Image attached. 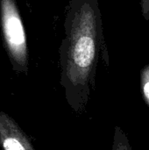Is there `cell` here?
Wrapping results in <instances>:
<instances>
[{
  "label": "cell",
  "instance_id": "1",
  "mask_svg": "<svg viewBox=\"0 0 149 150\" xmlns=\"http://www.w3.org/2000/svg\"><path fill=\"white\" fill-rule=\"evenodd\" d=\"M61 47V83L69 106L82 113L95 86L97 62L104 45L99 0H70Z\"/></svg>",
  "mask_w": 149,
  "mask_h": 150
},
{
  "label": "cell",
  "instance_id": "3",
  "mask_svg": "<svg viewBox=\"0 0 149 150\" xmlns=\"http://www.w3.org/2000/svg\"><path fill=\"white\" fill-rule=\"evenodd\" d=\"M4 24L6 38L11 47H12L18 54H23L25 51V37L19 18L16 15V13L9 15L6 17Z\"/></svg>",
  "mask_w": 149,
  "mask_h": 150
},
{
  "label": "cell",
  "instance_id": "4",
  "mask_svg": "<svg viewBox=\"0 0 149 150\" xmlns=\"http://www.w3.org/2000/svg\"><path fill=\"white\" fill-rule=\"evenodd\" d=\"M112 150H133L128 140V136L119 126H116L114 128Z\"/></svg>",
  "mask_w": 149,
  "mask_h": 150
},
{
  "label": "cell",
  "instance_id": "6",
  "mask_svg": "<svg viewBox=\"0 0 149 150\" xmlns=\"http://www.w3.org/2000/svg\"><path fill=\"white\" fill-rule=\"evenodd\" d=\"M139 1H140L141 14L143 18L147 21H149V0H139Z\"/></svg>",
  "mask_w": 149,
  "mask_h": 150
},
{
  "label": "cell",
  "instance_id": "2",
  "mask_svg": "<svg viewBox=\"0 0 149 150\" xmlns=\"http://www.w3.org/2000/svg\"><path fill=\"white\" fill-rule=\"evenodd\" d=\"M0 147L3 150H35L28 136L8 114L0 112Z\"/></svg>",
  "mask_w": 149,
  "mask_h": 150
},
{
  "label": "cell",
  "instance_id": "5",
  "mask_svg": "<svg viewBox=\"0 0 149 150\" xmlns=\"http://www.w3.org/2000/svg\"><path fill=\"white\" fill-rule=\"evenodd\" d=\"M141 88L143 98L149 106V64L141 71Z\"/></svg>",
  "mask_w": 149,
  "mask_h": 150
}]
</instances>
